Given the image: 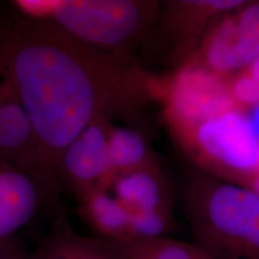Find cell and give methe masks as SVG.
Returning <instances> with one entry per match:
<instances>
[{
    "instance_id": "6da1fadb",
    "label": "cell",
    "mask_w": 259,
    "mask_h": 259,
    "mask_svg": "<svg viewBox=\"0 0 259 259\" xmlns=\"http://www.w3.org/2000/svg\"><path fill=\"white\" fill-rule=\"evenodd\" d=\"M0 65L34 130L38 183L57 180L64 151L88 126L156 99L157 80L127 54L83 44L51 21L3 24Z\"/></svg>"
},
{
    "instance_id": "7a4b0ae2",
    "label": "cell",
    "mask_w": 259,
    "mask_h": 259,
    "mask_svg": "<svg viewBox=\"0 0 259 259\" xmlns=\"http://www.w3.org/2000/svg\"><path fill=\"white\" fill-rule=\"evenodd\" d=\"M185 210L198 245L216 259H259V196L248 187L199 177Z\"/></svg>"
},
{
    "instance_id": "3957f363",
    "label": "cell",
    "mask_w": 259,
    "mask_h": 259,
    "mask_svg": "<svg viewBox=\"0 0 259 259\" xmlns=\"http://www.w3.org/2000/svg\"><path fill=\"white\" fill-rule=\"evenodd\" d=\"M157 12L155 2L48 0L45 21L92 47L126 53L154 23Z\"/></svg>"
},
{
    "instance_id": "277c9868",
    "label": "cell",
    "mask_w": 259,
    "mask_h": 259,
    "mask_svg": "<svg viewBox=\"0 0 259 259\" xmlns=\"http://www.w3.org/2000/svg\"><path fill=\"white\" fill-rule=\"evenodd\" d=\"M171 134L213 178L247 187L257 176L259 141L245 109L236 107Z\"/></svg>"
},
{
    "instance_id": "5b68a950",
    "label": "cell",
    "mask_w": 259,
    "mask_h": 259,
    "mask_svg": "<svg viewBox=\"0 0 259 259\" xmlns=\"http://www.w3.org/2000/svg\"><path fill=\"white\" fill-rule=\"evenodd\" d=\"M156 99L163 105L171 132L238 107L225 77L192 61L184 63L168 78L157 80Z\"/></svg>"
},
{
    "instance_id": "8992f818",
    "label": "cell",
    "mask_w": 259,
    "mask_h": 259,
    "mask_svg": "<svg viewBox=\"0 0 259 259\" xmlns=\"http://www.w3.org/2000/svg\"><path fill=\"white\" fill-rule=\"evenodd\" d=\"M258 58L259 3L244 2L213 22L186 61L228 78Z\"/></svg>"
},
{
    "instance_id": "52a82bcc",
    "label": "cell",
    "mask_w": 259,
    "mask_h": 259,
    "mask_svg": "<svg viewBox=\"0 0 259 259\" xmlns=\"http://www.w3.org/2000/svg\"><path fill=\"white\" fill-rule=\"evenodd\" d=\"M111 120H99L88 126L61 156L59 174L78 196L95 187L108 189L112 180L108 157Z\"/></svg>"
},
{
    "instance_id": "ba28073f",
    "label": "cell",
    "mask_w": 259,
    "mask_h": 259,
    "mask_svg": "<svg viewBox=\"0 0 259 259\" xmlns=\"http://www.w3.org/2000/svg\"><path fill=\"white\" fill-rule=\"evenodd\" d=\"M0 160L38 183L36 143L30 119L0 65Z\"/></svg>"
},
{
    "instance_id": "9c48e42d",
    "label": "cell",
    "mask_w": 259,
    "mask_h": 259,
    "mask_svg": "<svg viewBox=\"0 0 259 259\" xmlns=\"http://www.w3.org/2000/svg\"><path fill=\"white\" fill-rule=\"evenodd\" d=\"M40 193L37 181L0 160V241L15 238L34 218Z\"/></svg>"
},
{
    "instance_id": "30bf717a",
    "label": "cell",
    "mask_w": 259,
    "mask_h": 259,
    "mask_svg": "<svg viewBox=\"0 0 259 259\" xmlns=\"http://www.w3.org/2000/svg\"><path fill=\"white\" fill-rule=\"evenodd\" d=\"M108 190L128 212L153 209L170 210L169 190L157 163L115 176L109 183Z\"/></svg>"
},
{
    "instance_id": "8fae6325",
    "label": "cell",
    "mask_w": 259,
    "mask_h": 259,
    "mask_svg": "<svg viewBox=\"0 0 259 259\" xmlns=\"http://www.w3.org/2000/svg\"><path fill=\"white\" fill-rule=\"evenodd\" d=\"M82 219L107 241H126L130 239V212L122 203L105 187H95L78 196Z\"/></svg>"
},
{
    "instance_id": "7c38bea8",
    "label": "cell",
    "mask_w": 259,
    "mask_h": 259,
    "mask_svg": "<svg viewBox=\"0 0 259 259\" xmlns=\"http://www.w3.org/2000/svg\"><path fill=\"white\" fill-rule=\"evenodd\" d=\"M244 2L216 0V2H176L169 5L168 23L179 38L184 50H192L193 45L200 44L204 35L213 22L227 12L232 11ZM198 44V45H199ZM191 57V56H190ZM189 59V58H187Z\"/></svg>"
},
{
    "instance_id": "4fadbf2b",
    "label": "cell",
    "mask_w": 259,
    "mask_h": 259,
    "mask_svg": "<svg viewBox=\"0 0 259 259\" xmlns=\"http://www.w3.org/2000/svg\"><path fill=\"white\" fill-rule=\"evenodd\" d=\"M25 259H118L111 242L61 228L45 238Z\"/></svg>"
},
{
    "instance_id": "5bb4252c",
    "label": "cell",
    "mask_w": 259,
    "mask_h": 259,
    "mask_svg": "<svg viewBox=\"0 0 259 259\" xmlns=\"http://www.w3.org/2000/svg\"><path fill=\"white\" fill-rule=\"evenodd\" d=\"M108 157L112 179L119 174L156 163L149 142L141 131L114 124L109 130Z\"/></svg>"
},
{
    "instance_id": "9a60e30c",
    "label": "cell",
    "mask_w": 259,
    "mask_h": 259,
    "mask_svg": "<svg viewBox=\"0 0 259 259\" xmlns=\"http://www.w3.org/2000/svg\"><path fill=\"white\" fill-rule=\"evenodd\" d=\"M118 259H216L198 244L162 238L109 241Z\"/></svg>"
},
{
    "instance_id": "2e32d148",
    "label": "cell",
    "mask_w": 259,
    "mask_h": 259,
    "mask_svg": "<svg viewBox=\"0 0 259 259\" xmlns=\"http://www.w3.org/2000/svg\"><path fill=\"white\" fill-rule=\"evenodd\" d=\"M171 226V210L153 209L130 212L128 240H147L166 236Z\"/></svg>"
},
{
    "instance_id": "e0dca14e",
    "label": "cell",
    "mask_w": 259,
    "mask_h": 259,
    "mask_svg": "<svg viewBox=\"0 0 259 259\" xmlns=\"http://www.w3.org/2000/svg\"><path fill=\"white\" fill-rule=\"evenodd\" d=\"M226 79L233 101L239 108L246 111L259 103V80L247 70L233 74Z\"/></svg>"
},
{
    "instance_id": "ac0fdd59",
    "label": "cell",
    "mask_w": 259,
    "mask_h": 259,
    "mask_svg": "<svg viewBox=\"0 0 259 259\" xmlns=\"http://www.w3.org/2000/svg\"><path fill=\"white\" fill-rule=\"evenodd\" d=\"M28 251L17 236L0 241V259H25Z\"/></svg>"
},
{
    "instance_id": "d6986e66",
    "label": "cell",
    "mask_w": 259,
    "mask_h": 259,
    "mask_svg": "<svg viewBox=\"0 0 259 259\" xmlns=\"http://www.w3.org/2000/svg\"><path fill=\"white\" fill-rule=\"evenodd\" d=\"M246 114H247L248 121L252 127V131L257 139L259 141V103L252 106L251 108L246 109Z\"/></svg>"
},
{
    "instance_id": "ffe728a7",
    "label": "cell",
    "mask_w": 259,
    "mask_h": 259,
    "mask_svg": "<svg viewBox=\"0 0 259 259\" xmlns=\"http://www.w3.org/2000/svg\"><path fill=\"white\" fill-rule=\"evenodd\" d=\"M246 70H247L248 72L254 77V78H257L259 80V58L258 59H255Z\"/></svg>"
},
{
    "instance_id": "44dd1931",
    "label": "cell",
    "mask_w": 259,
    "mask_h": 259,
    "mask_svg": "<svg viewBox=\"0 0 259 259\" xmlns=\"http://www.w3.org/2000/svg\"><path fill=\"white\" fill-rule=\"evenodd\" d=\"M257 174H259V155H258V162H257Z\"/></svg>"
}]
</instances>
